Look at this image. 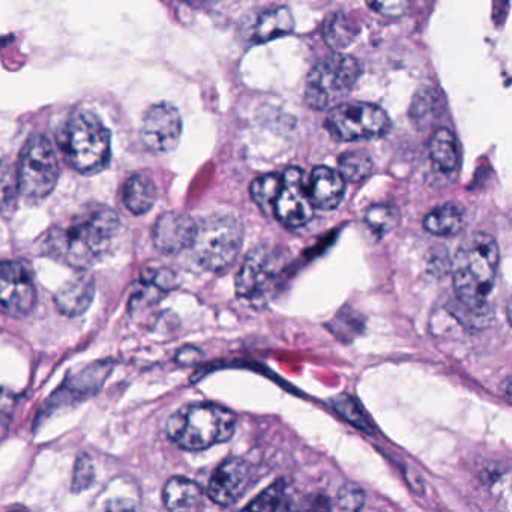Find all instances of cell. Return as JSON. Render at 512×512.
Masks as SVG:
<instances>
[{
  "mask_svg": "<svg viewBox=\"0 0 512 512\" xmlns=\"http://www.w3.org/2000/svg\"><path fill=\"white\" fill-rule=\"evenodd\" d=\"M121 227L113 209L89 205L68 223L50 230L46 250L59 262L86 271L110 253L121 235Z\"/></svg>",
  "mask_w": 512,
  "mask_h": 512,
  "instance_id": "6da1fadb",
  "label": "cell"
},
{
  "mask_svg": "<svg viewBox=\"0 0 512 512\" xmlns=\"http://www.w3.org/2000/svg\"><path fill=\"white\" fill-rule=\"evenodd\" d=\"M499 266V247L488 233H473L452 260V281L461 307L475 314L487 310Z\"/></svg>",
  "mask_w": 512,
  "mask_h": 512,
  "instance_id": "7a4b0ae2",
  "label": "cell"
},
{
  "mask_svg": "<svg viewBox=\"0 0 512 512\" xmlns=\"http://www.w3.org/2000/svg\"><path fill=\"white\" fill-rule=\"evenodd\" d=\"M235 431V413L218 404H188L167 421L170 439L187 451H203L218 443L229 442Z\"/></svg>",
  "mask_w": 512,
  "mask_h": 512,
  "instance_id": "3957f363",
  "label": "cell"
},
{
  "mask_svg": "<svg viewBox=\"0 0 512 512\" xmlns=\"http://www.w3.org/2000/svg\"><path fill=\"white\" fill-rule=\"evenodd\" d=\"M110 145L109 130L100 118L91 112H77L65 127L61 149L74 170L83 175H94L109 166Z\"/></svg>",
  "mask_w": 512,
  "mask_h": 512,
  "instance_id": "277c9868",
  "label": "cell"
},
{
  "mask_svg": "<svg viewBox=\"0 0 512 512\" xmlns=\"http://www.w3.org/2000/svg\"><path fill=\"white\" fill-rule=\"evenodd\" d=\"M244 242V227L232 215H214L197 224L191 251L206 271L221 272L230 268Z\"/></svg>",
  "mask_w": 512,
  "mask_h": 512,
  "instance_id": "5b68a950",
  "label": "cell"
},
{
  "mask_svg": "<svg viewBox=\"0 0 512 512\" xmlns=\"http://www.w3.org/2000/svg\"><path fill=\"white\" fill-rule=\"evenodd\" d=\"M361 74V64L352 56H326L308 74L305 101L314 110L332 109L350 94Z\"/></svg>",
  "mask_w": 512,
  "mask_h": 512,
  "instance_id": "8992f818",
  "label": "cell"
},
{
  "mask_svg": "<svg viewBox=\"0 0 512 512\" xmlns=\"http://www.w3.org/2000/svg\"><path fill=\"white\" fill-rule=\"evenodd\" d=\"M59 179V163L55 149L47 137L35 134L20 155L17 188L29 202H41L55 190Z\"/></svg>",
  "mask_w": 512,
  "mask_h": 512,
  "instance_id": "52a82bcc",
  "label": "cell"
},
{
  "mask_svg": "<svg viewBox=\"0 0 512 512\" xmlns=\"http://www.w3.org/2000/svg\"><path fill=\"white\" fill-rule=\"evenodd\" d=\"M326 128L341 142L379 139L391 128L385 110L370 103H340L332 107Z\"/></svg>",
  "mask_w": 512,
  "mask_h": 512,
  "instance_id": "ba28073f",
  "label": "cell"
},
{
  "mask_svg": "<svg viewBox=\"0 0 512 512\" xmlns=\"http://www.w3.org/2000/svg\"><path fill=\"white\" fill-rule=\"evenodd\" d=\"M284 272V257L272 248L257 247L248 254L236 277V293L247 301L266 298Z\"/></svg>",
  "mask_w": 512,
  "mask_h": 512,
  "instance_id": "9c48e42d",
  "label": "cell"
},
{
  "mask_svg": "<svg viewBox=\"0 0 512 512\" xmlns=\"http://www.w3.org/2000/svg\"><path fill=\"white\" fill-rule=\"evenodd\" d=\"M37 304L34 278L25 263L17 260L0 262V313L26 317Z\"/></svg>",
  "mask_w": 512,
  "mask_h": 512,
  "instance_id": "30bf717a",
  "label": "cell"
},
{
  "mask_svg": "<svg viewBox=\"0 0 512 512\" xmlns=\"http://www.w3.org/2000/svg\"><path fill=\"white\" fill-rule=\"evenodd\" d=\"M280 193L274 203L272 215L289 229H299L314 217V206L308 196L307 184L301 169L290 167L281 176Z\"/></svg>",
  "mask_w": 512,
  "mask_h": 512,
  "instance_id": "8fae6325",
  "label": "cell"
},
{
  "mask_svg": "<svg viewBox=\"0 0 512 512\" xmlns=\"http://www.w3.org/2000/svg\"><path fill=\"white\" fill-rule=\"evenodd\" d=\"M182 136V119L172 104H155L143 119L142 139L149 151L164 154L178 146Z\"/></svg>",
  "mask_w": 512,
  "mask_h": 512,
  "instance_id": "7c38bea8",
  "label": "cell"
},
{
  "mask_svg": "<svg viewBox=\"0 0 512 512\" xmlns=\"http://www.w3.org/2000/svg\"><path fill=\"white\" fill-rule=\"evenodd\" d=\"M250 481L248 464L242 458L223 461L209 479L208 494L217 505L230 506L241 499Z\"/></svg>",
  "mask_w": 512,
  "mask_h": 512,
  "instance_id": "4fadbf2b",
  "label": "cell"
},
{
  "mask_svg": "<svg viewBox=\"0 0 512 512\" xmlns=\"http://www.w3.org/2000/svg\"><path fill=\"white\" fill-rule=\"evenodd\" d=\"M197 223L184 212H167L154 227V244L161 253L178 254L193 244Z\"/></svg>",
  "mask_w": 512,
  "mask_h": 512,
  "instance_id": "5bb4252c",
  "label": "cell"
},
{
  "mask_svg": "<svg viewBox=\"0 0 512 512\" xmlns=\"http://www.w3.org/2000/svg\"><path fill=\"white\" fill-rule=\"evenodd\" d=\"M308 196L314 208L331 211L343 202L346 185L340 173L329 167H316L307 185Z\"/></svg>",
  "mask_w": 512,
  "mask_h": 512,
  "instance_id": "9a60e30c",
  "label": "cell"
},
{
  "mask_svg": "<svg viewBox=\"0 0 512 512\" xmlns=\"http://www.w3.org/2000/svg\"><path fill=\"white\" fill-rule=\"evenodd\" d=\"M95 296V281L86 271H80L58 290L55 296L59 311L65 316L76 317L91 307Z\"/></svg>",
  "mask_w": 512,
  "mask_h": 512,
  "instance_id": "2e32d148",
  "label": "cell"
},
{
  "mask_svg": "<svg viewBox=\"0 0 512 512\" xmlns=\"http://www.w3.org/2000/svg\"><path fill=\"white\" fill-rule=\"evenodd\" d=\"M164 505L170 511H199L205 503L202 487L191 479L175 478L167 481L163 491Z\"/></svg>",
  "mask_w": 512,
  "mask_h": 512,
  "instance_id": "e0dca14e",
  "label": "cell"
},
{
  "mask_svg": "<svg viewBox=\"0 0 512 512\" xmlns=\"http://www.w3.org/2000/svg\"><path fill=\"white\" fill-rule=\"evenodd\" d=\"M125 208L134 215H143L154 208L155 200H157V187L155 182L143 173H136L131 176L124 185Z\"/></svg>",
  "mask_w": 512,
  "mask_h": 512,
  "instance_id": "ac0fdd59",
  "label": "cell"
},
{
  "mask_svg": "<svg viewBox=\"0 0 512 512\" xmlns=\"http://www.w3.org/2000/svg\"><path fill=\"white\" fill-rule=\"evenodd\" d=\"M464 226H466L464 209L455 203L439 206L424 218L425 230L431 235L442 236V238L460 235Z\"/></svg>",
  "mask_w": 512,
  "mask_h": 512,
  "instance_id": "d6986e66",
  "label": "cell"
},
{
  "mask_svg": "<svg viewBox=\"0 0 512 512\" xmlns=\"http://www.w3.org/2000/svg\"><path fill=\"white\" fill-rule=\"evenodd\" d=\"M293 29H295V20H293L289 8H274V10L263 13L257 20L253 29V40L254 43H268V41L292 34Z\"/></svg>",
  "mask_w": 512,
  "mask_h": 512,
  "instance_id": "ffe728a7",
  "label": "cell"
},
{
  "mask_svg": "<svg viewBox=\"0 0 512 512\" xmlns=\"http://www.w3.org/2000/svg\"><path fill=\"white\" fill-rule=\"evenodd\" d=\"M428 149H430L431 163L439 172L452 173L457 169L460 163V152H458L457 140L448 128H439L434 131L428 143Z\"/></svg>",
  "mask_w": 512,
  "mask_h": 512,
  "instance_id": "44dd1931",
  "label": "cell"
},
{
  "mask_svg": "<svg viewBox=\"0 0 512 512\" xmlns=\"http://www.w3.org/2000/svg\"><path fill=\"white\" fill-rule=\"evenodd\" d=\"M356 35L358 29L355 23L344 14H334L323 26V37L332 50L347 49L355 41Z\"/></svg>",
  "mask_w": 512,
  "mask_h": 512,
  "instance_id": "7402d4cb",
  "label": "cell"
},
{
  "mask_svg": "<svg viewBox=\"0 0 512 512\" xmlns=\"http://www.w3.org/2000/svg\"><path fill=\"white\" fill-rule=\"evenodd\" d=\"M281 184H283V179L275 173L260 176L251 184V197L266 215H272V211H274V203L280 193Z\"/></svg>",
  "mask_w": 512,
  "mask_h": 512,
  "instance_id": "603a6c76",
  "label": "cell"
},
{
  "mask_svg": "<svg viewBox=\"0 0 512 512\" xmlns=\"http://www.w3.org/2000/svg\"><path fill=\"white\" fill-rule=\"evenodd\" d=\"M373 161L370 155L362 151H350L341 155L338 161V173L347 182H362L371 175Z\"/></svg>",
  "mask_w": 512,
  "mask_h": 512,
  "instance_id": "cb8c5ba5",
  "label": "cell"
},
{
  "mask_svg": "<svg viewBox=\"0 0 512 512\" xmlns=\"http://www.w3.org/2000/svg\"><path fill=\"white\" fill-rule=\"evenodd\" d=\"M365 223L377 236H385L400 223V212L391 205H374L368 208Z\"/></svg>",
  "mask_w": 512,
  "mask_h": 512,
  "instance_id": "d4e9b609",
  "label": "cell"
},
{
  "mask_svg": "<svg viewBox=\"0 0 512 512\" xmlns=\"http://www.w3.org/2000/svg\"><path fill=\"white\" fill-rule=\"evenodd\" d=\"M437 106H439V97L433 89L428 88L419 92L413 100L412 109H410L413 122L416 125H424V127L430 124L431 119L436 115Z\"/></svg>",
  "mask_w": 512,
  "mask_h": 512,
  "instance_id": "484cf974",
  "label": "cell"
},
{
  "mask_svg": "<svg viewBox=\"0 0 512 512\" xmlns=\"http://www.w3.org/2000/svg\"><path fill=\"white\" fill-rule=\"evenodd\" d=\"M287 508L284 505V490L280 485H272L269 487L262 496L257 497L247 509L253 511H277V509Z\"/></svg>",
  "mask_w": 512,
  "mask_h": 512,
  "instance_id": "4316f807",
  "label": "cell"
},
{
  "mask_svg": "<svg viewBox=\"0 0 512 512\" xmlns=\"http://www.w3.org/2000/svg\"><path fill=\"white\" fill-rule=\"evenodd\" d=\"M95 469L94 463H92L89 455H80L79 460L76 463V469H74L73 475V491L80 493V491L88 490L94 482Z\"/></svg>",
  "mask_w": 512,
  "mask_h": 512,
  "instance_id": "83f0119b",
  "label": "cell"
},
{
  "mask_svg": "<svg viewBox=\"0 0 512 512\" xmlns=\"http://www.w3.org/2000/svg\"><path fill=\"white\" fill-rule=\"evenodd\" d=\"M337 505L343 511H359L365 505L364 490L356 484L343 485L338 491Z\"/></svg>",
  "mask_w": 512,
  "mask_h": 512,
  "instance_id": "f1b7e54d",
  "label": "cell"
},
{
  "mask_svg": "<svg viewBox=\"0 0 512 512\" xmlns=\"http://www.w3.org/2000/svg\"><path fill=\"white\" fill-rule=\"evenodd\" d=\"M334 407L347 421L352 422L362 430H368L367 419H365L364 413L359 410L358 404L352 398L347 397V395H340V397L335 398Z\"/></svg>",
  "mask_w": 512,
  "mask_h": 512,
  "instance_id": "f546056e",
  "label": "cell"
},
{
  "mask_svg": "<svg viewBox=\"0 0 512 512\" xmlns=\"http://www.w3.org/2000/svg\"><path fill=\"white\" fill-rule=\"evenodd\" d=\"M143 284L148 287H155L158 292H169L176 287V275L167 269H155V271H145L143 274Z\"/></svg>",
  "mask_w": 512,
  "mask_h": 512,
  "instance_id": "4dcf8cb0",
  "label": "cell"
},
{
  "mask_svg": "<svg viewBox=\"0 0 512 512\" xmlns=\"http://www.w3.org/2000/svg\"><path fill=\"white\" fill-rule=\"evenodd\" d=\"M371 10L386 17H400L409 10L410 0H365Z\"/></svg>",
  "mask_w": 512,
  "mask_h": 512,
  "instance_id": "1f68e13d",
  "label": "cell"
},
{
  "mask_svg": "<svg viewBox=\"0 0 512 512\" xmlns=\"http://www.w3.org/2000/svg\"><path fill=\"white\" fill-rule=\"evenodd\" d=\"M176 359H178L179 364L182 365L193 364V362L199 361L200 352L194 349V347H185V349H182L181 352L178 353Z\"/></svg>",
  "mask_w": 512,
  "mask_h": 512,
  "instance_id": "d6a6232c",
  "label": "cell"
},
{
  "mask_svg": "<svg viewBox=\"0 0 512 512\" xmlns=\"http://www.w3.org/2000/svg\"><path fill=\"white\" fill-rule=\"evenodd\" d=\"M182 2L193 8H209L212 5L218 4L220 0H182Z\"/></svg>",
  "mask_w": 512,
  "mask_h": 512,
  "instance_id": "836d02e7",
  "label": "cell"
},
{
  "mask_svg": "<svg viewBox=\"0 0 512 512\" xmlns=\"http://www.w3.org/2000/svg\"><path fill=\"white\" fill-rule=\"evenodd\" d=\"M5 188H7V176H5L4 167L0 163V202L5 199V193H7Z\"/></svg>",
  "mask_w": 512,
  "mask_h": 512,
  "instance_id": "e575fe53",
  "label": "cell"
},
{
  "mask_svg": "<svg viewBox=\"0 0 512 512\" xmlns=\"http://www.w3.org/2000/svg\"><path fill=\"white\" fill-rule=\"evenodd\" d=\"M8 433V418L0 412V440L4 439Z\"/></svg>",
  "mask_w": 512,
  "mask_h": 512,
  "instance_id": "d590c367",
  "label": "cell"
}]
</instances>
